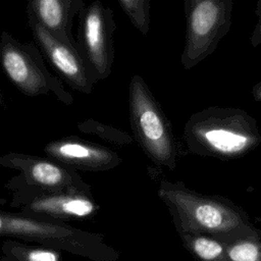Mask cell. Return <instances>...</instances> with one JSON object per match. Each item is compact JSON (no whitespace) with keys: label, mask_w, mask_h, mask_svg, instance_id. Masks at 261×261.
I'll list each match as a JSON object with an SVG mask.
<instances>
[{"label":"cell","mask_w":261,"mask_h":261,"mask_svg":"<svg viewBox=\"0 0 261 261\" xmlns=\"http://www.w3.org/2000/svg\"><path fill=\"white\" fill-rule=\"evenodd\" d=\"M5 187L11 192L10 207L22 214L47 221L67 223L85 220L94 217L100 210V205L92 193L40 190L25 185L17 175L11 177Z\"/></svg>","instance_id":"8992f818"},{"label":"cell","mask_w":261,"mask_h":261,"mask_svg":"<svg viewBox=\"0 0 261 261\" xmlns=\"http://www.w3.org/2000/svg\"><path fill=\"white\" fill-rule=\"evenodd\" d=\"M77 128L83 134L96 137L116 147H124L130 145L135 141L133 136L126 132L94 119L81 121L77 124Z\"/></svg>","instance_id":"9a60e30c"},{"label":"cell","mask_w":261,"mask_h":261,"mask_svg":"<svg viewBox=\"0 0 261 261\" xmlns=\"http://www.w3.org/2000/svg\"><path fill=\"white\" fill-rule=\"evenodd\" d=\"M226 261H261V239L244 238L230 242L225 248Z\"/></svg>","instance_id":"2e32d148"},{"label":"cell","mask_w":261,"mask_h":261,"mask_svg":"<svg viewBox=\"0 0 261 261\" xmlns=\"http://www.w3.org/2000/svg\"><path fill=\"white\" fill-rule=\"evenodd\" d=\"M251 94L255 101L261 103V81L252 87Z\"/></svg>","instance_id":"d6986e66"},{"label":"cell","mask_w":261,"mask_h":261,"mask_svg":"<svg viewBox=\"0 0 261 261\" xmlns=\"http://www.w3.org/2000/svg\"><path fill=\"white\" fill-rule=\"evenodd\" d=\"M231 0H185V46L180 63L186 70L212 54L231 25Z\"/></svg>","instance_id":"52a82bcc"},{"label":"cell","mask_w":261,"mask_h":261,"mask_svg":"<svg viewBox=\"0 0 261 261\" xmlns=\"http://www.w3.org/2000/svg\"><path fill=\"white\" fill-rule=\"evenodd\" d=\"M4 100H5L4 99V95L0 92V105H2L4 103Z\"/></svg>","instance_id":"44dd1931"},{"label":"cell","mask_w":261,"mask_h":261,"mask_svg":"<svg viewBox=\"0 0 261 261\" xmlns=\"http://www.w3.org/2000/svg\"><path fill=\"white\" fill-rule=\"evenodd\" d=\"M0 238L50 247L90 261H117L120 257L119 252L99 232L20 212L0 210Z\"/></svg>","instance_id":"3957f363"},{"label":"cell","mask_w":261,"mask_h":261,"mask_svg":"<svg viewBox=\"0 0 261 261\" xmlns=\"http://www.w3.org/2000/svg\"><path fill=\"white\" fill-rule=\"evenodd\" d=\"M255 13L257 15V23L250 37V43L253 48L261 45V0H259L256 4Z\"/></svg>","instance_id":"ac0fdd59"},{"label":"cell","mask_w":261,"mask_h":261,"mask_svg":"<svg viewBox=\"0 0 261 261\" xmlns=\"http://www.w3.org/2000/svg\"><path fill=\"white\" fill-rule=\"evenodd\" d=\"M158 196L167 207L177 233H202L226 244L244 238H260L261 230L246 211L226 197L206 195L184 181L161 179Z\"/></svg>","instance_id":"6da1fadb"},{"label":"cell","mask_w":261,"mask_h":261,"mask_svg":"<svg viewBox=\"0 0 261 261\" xmlns=\"http://www.w3.org/2000/svg\"><path fill=\"white\" fill-rule=\"evenodd\" d=\"M186 250L198 261H226V243L202 233H178Z\"/></svg>","instance_id":"5bb4252c"},{"label":"cell","mask_w":261,"mask_h":261,"mask_svg":"<svg viewBox=\"0 0 261 261\" xmlns=\"http://www.w3.org/2000/svg\"><path fill=\"white\" fill-rule=\"evenodd\" d=\"M189 153L224 161L243 158L261 143L256 119L236 107L209 106L193 113L184 126Z\"/></svg>","instance_id":"7a4b0ae2"},{"label":"cell","mask_w":261,"mask_h":261,"mask_svg":"<svg viewBox=\"0 0 261 261\" xmlns=\"http://www.w3.org/2000/svg\"><path fill=\"white\" fill-rule=\"evenodd\" d=\"M28 23L36 45L45 60L58 73L59 79L64 81L74 91L83 94L92 93L94 86L98 82L77 48L60 41L29 16Z\"/></svg>","instance_id":"30bf717a"},{"label":"cell","mask_w":261,"mask_h":261,"mask_svg":"<svg viewBox=\"0 0 261 261\" xmlns=\"http://www.w3.org/2000/svg\"><path fill=\"white\" fill-rule=\"evenodd\" d=\"M5 204H7V200L4 199V198H2V197H0V206L5 205Z\"/></svg>","instance_id":"ffe728a7"},{"label":"cell","mask_w":261,"mask_h":261,"mask_svg":"<svg viewBox=\"0 0 261 261\" xmlns=\"http://www.w3.org/2000/svg\"><path fill=\"white\" fill-rule=\"evenodd\" d=\"M0 166L18 171L22 182L40 190L92 193V187L77 171L47 157L9 152L0 155Z\"/></svg>","instance_id":"9c48e42d"},{"label":"cell","mask_w":261,"mask_h":261,"mask_svg":"<svg viewBox=\"0 0 261 261\" xmlns=\"http://www.w3.org/2000/svg\"><path fill=\"white\" fill-rule=\"evenodd\" d=\"M1 251L12 261H63L60 251L56 249L14 240H4Z\"/></svg>","instance_id":"4fadbf2b"},{"label":"cell","mask_w":261,"mask_h":261,"mask_svg":"<svg viewBox=\"0 0 261 261\" xmlns=\"http://www.w3.org/2000/svg\"><path fill=\"white\" fill-rule=\"evenodd\" d=\"M0 64L10 83L29 97L53 96L66 106L73 98L62 81L52 73L35 42H22L8 32L0 35Z\"/></svg>","instance_id":"5b68a950"},{"label":"cell","mask_w":261,"mask_h":261,"mask_svg":"<svg viewBox=\"0 0 261 261\" xmlns=\"http://www.w3.org/2000/svg\"><path fill=\"white\" fill-rule=\"evenodd\" d=\"M115 30L112 9L100 0L86 4L79 14L77 50L97 82L106 80L111 73Z\"/></svg>","instance_id":"ba28073f"},{"label":"cell","mask_w":261,"mask_h":261,"mask_svg":"<svg viewBox=\"0 0 261 261\" xmlns=\"http://www.w3.org/2000/svg\"><path fill=\"white\" fill-rule=\"evenodd\" d=\"M44 153L47 158L75 171H108L122 162L114 150L74 136L50 141L45 145Z\"/></svg>","instance_id":"8fae6325"},{"label":"cell","mask_w":261,"mask_h":261,"mask_svg":"<svg viewBox=\"0 0 261 261\" xmlns=\"http://www.w3.org/2000/svg\"><path fill=\"white\" fill-rule=\"evenodd\" d=\"M128 112L133 138L146 156L155 165L174 170L178 146L171 123L139 74H134L128 85Z\"/></svg>","instance_id":"277c9868"},{"label":"cell","mask_w":261,"mask_h":261,"mask_svg":"<svg viewBox=\"0 0 261 261\" xmlns=\"http://www.w3.org/2000/svg\"><path fill=\"white\" fill-rule=\"evenodd\" d=\"M0 261H12V260L8 259V258L5 257V256H1V257H0Z\"/></svg>","instance_id":"7402d4cb"},{"label":"cell","mask_w":261,"mask_h":261,"mask_svg":"<svg viewBox=\"0 0 261 261\" xmlns=\"http://www.w3.org/2000/svg\"><path fill=\"white\" fill-rule=\"evenodd\" d=\"M118 5L132 21L133 25L144 36L150 30L149 0H118Z\"/></svg>","instance_id":"e0dca14e"},{"label":"cell","mask_w":261,"mask_h":261,"mask_svg":"<svg viewBox=\"0 0 261 261\" xmlns=\"http://www.w3.org/2000/svg\"><path fill=\"white\" fill-rule=\"evenodd\" d=\"M85 5L83 0H32L28 2L27 13L51 35L77 48L71 32L72 20Z\"/></svg>","instance_id":"7c38bea8"}]
</instances>
